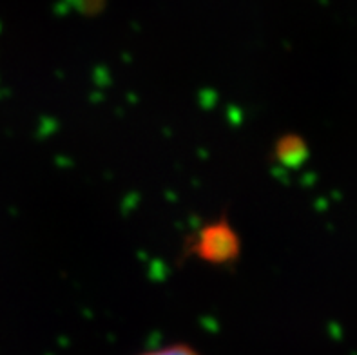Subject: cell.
<instances>
[{
    "instance_id": "obj_1",
    "label": "cell",
    "mask_w": 357,
    "mask_h": 355,
    "mask_svg": "<svg viewBox=\"0 0 357 355\" xmlns=\"http://www.w3.org/2000/svg\"><path fill=\"white\" fill-rule=\"evenodd\" d=\"M189 252L208 265H231L240 257V236L229 221H213L190 238Z\"/></svg>"
},
{
    "instance_id": "obj_2",
    "label": "cell",
    "mask_w": 357,
    "mask_h": 355,
    "mask_svg": "<svg viewBox=\"0 0 357 355\" xmlns=\"http://www.w3.org/2000/svg\"><path fill=\"white\" fill-rule=\"evenodd\" d=\"M138 355H202L195 347H190L187 342H169L158 348H151Z\"/></svg>"
}]
</instances>
